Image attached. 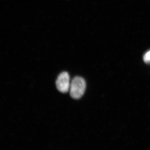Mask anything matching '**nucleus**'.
Returning a JSON list of instances; mask_svg holds the SVG:
<instances>
[{"mask_svg": "<svg viewBox=\"0 0 150 150\" xmlns=\"http://www.w3.org/2000/svg\"><path fill=\"white\" fill-rule=\"evenodd\" d=\"M86 89V83L83 78L75 77L71 83L70 95L74 99H79L83 95Z\"/></svg>", "mask_w": 150, "mask_h": 150, "instance_id": "f257e3e1", "label": "nucleus"}, {"mask_svg": "<svg viewBox=\"0 0 150 150\" xmlns=\"http://www.w3.org/2000/svg\"><path fill=\"white\" fill-rule=\"evenodd\" d=\"M70 76L67 72H64L58 76L56 81V88L62 93L68 92L70 87Z\"/></svg>", "mask_w": 150, "mask_h": 150, "instance_id": "f03ea898", "label": "nucleus"}, {"mask_svg": "<svg viewBox=\"0 0 150 150\" xmlns=\"http://www.w3.org/2000/svg\"><path fill=\"white\" fill-rule=\"evenodd\" d=\"M144 61L146 63H149L150 62V51L146 53L144 56Z\"/></svg>", "mask_w": 150, "mask_h": 150, "instance_id": "7ed1b4c3", "label": "nucleus"}]
</instances>
